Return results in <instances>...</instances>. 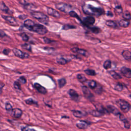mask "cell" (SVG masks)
<instances>
[{
	"instance_id": "cell-1",
	"label": "cell",
	"mask_w": 131,
	"mask_h": 131,
	"mask_svg": "<svg viewBox=\"0 0 131 131\" xmlns=\"http://www.w3.org/2000/svg\"><path fill=\"white\" fill-rule=\"evenodd\" d=\"M24 25L28 30L41 35H44L48 32V30L45 26L41 24H36L31 20L25 21Z\"/></svg>"
},
{
	"instance_id": "cell-2",
	"label": "cell",
	"mask_w": 131,
	"mask_h": 131,
	"mask_svg": "<svg viewBox=\"0 0 131 131\" xmlns=\"http://www.w3.org/2000/svg\"><path fill=\"white\" fill-rule=\"evenodd\" d=\"M84 13L87 15L98 17L104 13V10L101 7H96L90 4H84L82 6Z\"/></svg>"
},
{
	"instance_id": "cell-3",
	"label": "cell",
	"mask_w": 131,
	"mask_h": 131,
	"mask_svg": "<svg viewBox=\"0 0 131 131\" xmlns=\"http://www.w3.org/2000/svg\"><path fill=\"white\" fill-rule=\"evenodd\" d=\"M31 15L40 22L45 25L48 24L49 21V17L45 14L41 12H32L31 13Z\"/></svg>"
},
{
	"instance_id": "cell-4",
	"label": "cell",
	"mask_w": 131,
	"mask_h": 131,
	"mask_svg": "<svg viewBox=\"0 0 131 131\" xmlns=\"http://www.w3.org/2000/svg\"><path fill=\"white\" fill-rule=\"evenodd\" d=\"M55 7L58 10L65 13H69L72 9L71 5L64 3H59L56 4Z\"/></svg>"
},
{
	"instance_id": "cell-5",
	"label": "cell",
	"mask_w": 131,
	"mask_h": 131,
	"mask_svg": "<svg viewBox=\"0 0 131 131\" xmlns=\"http://www.w3.org/2000/svg\"><path fill=\"white\" fill-rule=\"evenodd\" d=\"M116 103L123 112L127 113L129 111L130 105L127 101L123 99H119L116 101Z\"/></svg>"
},
{
	"instance_id": "cell-6",
	"label": "cell",
	"mask_w": 131,
	"mask_h": 131,
	"mask_svg": "<svg viewBox=\"0 0 131 131\" xmlns=\"http://www.w3.org/2000/svg\"><path fill=\"white\" fill-rule=\"evenodd\" d=\"M82 91L84 93V95L85 96V97L89 99L91 101H93L95 98V97L94 95L91 93L90 90L88 89V88L87 87L84 86L82 87Z\"/></svg>"
},
{
	"instance_id": "cell-7",
	"label": "cell",
	"mask_w": 131,
	"mask_h": 131,
	"mask_svg": "<svg viewBox=\"0 0 131 131\" xmlns=\"http://www.w3.org/2000/svg\"><path fill=\"white\" fill-rule=\"evenodd\" d=\"M82 23L87 27H89L93 26L95 22V19L93 16H87L82 21Z\"/></svg>"
},
{
	"instance_id": "cell-8",
	"label": "cell",
	"mask_w": 131,
	"mask_h": 131,
	"mask_svg": "<svg viewBox=\"0 0 131 131\" xmlns=\"http://www.w3.org/2000/svg\"><path fill=\"white\" fill-rule=\"evenodd\" d=\"M12 51L14 55L19 58H22V59H25V58H28L29 57V54L25 53V52H23L21 50L17 49V48H14L12 50Z\"/></svg>"
},
{
	"instance_id": "cell-9",
	"label": "cell",
	"mask_w": 131,
	"mask_h": 131,
	"mask_svg": "<svg viewBox=\"0 0 131 131\" xmlns=\"http://www.w3.org/2000/svg\"><path fill=\"white\" fill-rule=\"evenodd\" d=\"M2 18L10 25L13 26H18V23H17L16 20L14 18V17L12 16H6L4 15H2Z\"/></svg>"
},
{
	"instance_id": "cell-10",
	"label": "cell",
	"mask_w": 131,
	"mask_h": 131,
	"mask_svg": "<svg viewBox=\"0 0 131 131\" xmlns=\"http://www.w3.org/2000/svg\"><path fill=\"white\" fill-rule=\"evenodd\" d=\"M68 93L72 100L75 102H78L80 101V95L74 89H70L68 91Z\"/></svg>"
},
{
	"instance_id": "cell-11",
	"label": "cell",
	"mask_w": 131,
	"mask_h": 131,
	"mask_svg": "<svg viewBox=\"0 0 131 131\" xmlns=\"http://www.w3.org/2000/svg\"><path fill=\"white\" fill-rule=\"evenodd\" d=\"M71 51L73 52V53H77L78 54L82 55L83 56H84L85 57H88L89 56V53L86 50L82 49H80L78 48H73L71 49Z\"/></svg>"
},
{
	"instance_id": "cell-12",
	"label": "cell",
	"mask_w": 131,
	"mask_h": 131,
	"mask_svg": "<svg viewBox=\"0 0 131 131\" xmlns=\"http://www.w3.org/2000/svg\"><path fill=\"white\" fill-rule=\"evenodd\" d=\"M91 124V123L89 121H85V120H80L78 123H77L76 124V126L80 129L85 130L87 128H88V127Z\"/></svg>"
},
{
	"instance_id": "cell-13",
	"label": "cell",
	"mask_w": 131,
	"mask_h": 131,
	"mask_svg": "<svg viewBox=\"0 0 131 131\" xmlns=\"http://www.w3.org/2000/svg\"><path fill=\"white\" fill-rule=\"evenodd\" d=\"M22 114H23V111L21 109L19 108H15L12 109L11 115L12 117L18 119L21 118Z\"/></svg>"
},
{
	"instance_id": "cell-14",
	"label": "cell",
	"mask_w": 131,
	"mask_h": 131,
	"mask_svg": "<svg viewBox=\"0 0 131 131\" xmlns=\"http://www.w3.org/2000/svg\"><path fill=\"white\" fill-rule=\"evenodd\" d=\"M95 106L96 109V110L99 111L101 113H102V114L104 115V114H110V113L109 112L108 110L106 108H104L103 106L102 105H101V104L97 103L95 104Z\"/></svg>"
},
{
	"instance_id": "cell-15",
	"label": "cell",
	"mask_w": 131,
	"mask_h": 131,
	"mask_svg": "<svg viewBox=\"0 0 131 131\" xmlns=\"http://www.w3.org/2000/svg\"><path fill=\"white\" fill-rule=\"evenodd\" d=\"M107 109L110 113H112V114H114L115 116H119L121 114L119 111L114 106L109 105L107 106Z\"/></svg>"
},
{
	"instance_id": "cell-16",
	"label": "cell",
	"mask_w": 131,
	"mask_h": 131,
	"mask_svg": "<svg viewBox=\"0 0 131 131\" xmlns=\"http://www.w3.org/2000/svg\"><path fill=\"white\" fill-rule=\"evenodd\" d=\"M120 72L126 77L131 78V69L126 67H123L120 69Z\"/></svg>"
},
{
	"instance_id": "cell-17",
	"label": "cell",
	"mask_w": 131,
	"mask_h": 131,
	"mask_svg": "<svg viewBox=\"0 0 131 131\" xmlns=\"http://www.w3.org/2000/svg\"><path fill=\"white\" fill-rule=\"evenodd\" d=\"M33 87H34V88L36 89L39 93L45 95V94H46L47 93V91L46 89L38 83H35L34 84Z\"/></svg>"
},
{
	"instance_id": "cell-18",
	"label": "cell",
	"mask_w": 131,
	"mask_h": 131,
	"mask_svg": "<svg viewBox=\"0 0 131 131\" xmlns=\"http://www.w3.org/2000/svg\"><path fill=\"white\" fill-rule=\"evenodd\" d=\"M47 13L49 15L56 17V18H59L60 16V14L57 11L50 7L47 8Z\"/></svg>"
},
{
	"instance_id": "cell-19",
	"label": "cell",
	"mask_w": 131,
	"mask_h": 131,
	"mask_svg": "<svg viewBox=\"0 0 131 131\" xmlns=\"http://www.w3.org/2000/svg\"><path fill=\"white\" fill-rule=\"evenodd\" d=\"M85 85V86L87 87H89V88L92 90H94L97 86V82L94 81V80H87V81L84 83Z\"/></svg>"
},
{
	"instance_id": "cell-20",
	"label": "cell",
	"mask_w": 131,
	"mask_h": 131,
	"mask_svg": "<svg viewBox=\"0 0 131 131\" xmlns=\"http://www.w3.org/2000/svg\"><path fill=\"white\" fill-rule=\"evenodd\" d=\"M0 10L7 14H11L13 13L3 2H0Z\"/></svg>"
},
{
	"instance_id": "cell-21",
	"label": "cell",
	"mask_w": 131,
	"mask_h": 131,
	"mask_svg": "<svg viewBox=\"0 0 131 131\" xmlns=\"http://www.w3.org/2000/svg\"><path fill=\"white\" fill-rule=\"evenodd\" d=\"M71 111L73 113V115L77 118H82L87 115V114L86 113L83 112L81 111L73 110H72Z\"/></svg>"
},
{
	"instance_id": "cell-22",
	"label": "cell",
	"mask_w": 131,
	"mask_h": 131,
	"mask_svg": "<svg viewBox=\"0 0 131 131\" xmlns=\"http://www.w3.org/2000/svg\"><path fill=\"white\" fill-rule=\"evenodd\" d=\"M119 118H120V120L123 121V123H124V126H125V128H126L127 129H129L130 128L131 125H130V123L129 122V121L127 119V118H126L125 117L123 114H121L119 115Z\"/></svg>"
},
{
	"instance_id": "cell-23",
	"label": "cell",
	"mask_w": 131,
	"mask_h": 131,
	"mask_svg": "<svg viewBox=\"0 0 131 131\" xmlns=\"http://www.w3.org/2000/svg\"><path fill=\"white\" fill-rule=\"evenodd\" d=\"M121 55L127 60H131V52L128 50H124L121 53Z\"/></svg>"
},
{
	"instance_id": "cell-24",
	"label": "cell",
	"mask_w": 131,
	"mask_h": 131,
	"mask_svg": "<svg viewBox=\"0 0 131 131\" xmlns=\"http://www.w3.org/2000/svg\"><path fill=\"white\" fill-rule=\"evenodd\" d=\"M108 73L115 80H120V79H121V78H122L120 74H119L118 73H116L114 71H113V70L109 71L108 72Z\"/></svg>"
},
{
	"instance_id": "cell-25",
	"label": "cell",
	"mask_w": 131,
	"mask_h": 131,
	"mask_svg": "<svg viewBox=\"0 0 131 131\" xmlns=\"http://www.w3.org/2000/svg\"><path fill=\"white\" fill-rule=\"evenodd\" d=\"M56 62L58 64L60 65H66L69 62V60L64 57H57L56 58Z\"/></svg>"
},
{
	"instance_id": "cell-26",
	"label": "cell",
	"mask_w": 131,
	"mask_h": 131,
	"mask_svg": "<svg viewBox=\"0 0 131 131\" xmlns=\"http://www.w3.org/2000/svg\"><path fill=\"white\" fill-rule=\"evenodd\" d=\"M20 3H21V4L24 6L25 9H28V10L33 9V8L35 7L33 4L28 3H27V2H26V1H21L20 2Z\"/></svg>"
},
{
	"instance_id": "cell-27",
	"label": "cell",
	"mask_w": 131,
	"mask_h": 131,
	"mask_svg": "<svg viewBox=\"0 0 131 131\" xmlns=\"http://www.w3.org/2000/svg\"><path fill=\"white\" fill-rule=\"evenodd\" d=\"M106 24L107 25V26H109V27L113 28L116 29V28H118V25H117L116 22L114 21L108 20L106 21Z\"/></svg>"
},
{
	"instance_id": "cell-28",
	"label": "cell",
	"mask_w": 131,
	"mask_h": 131,
	"mask_svg": "<svg viewBox=\"0 0 131 131\" xmlns=\"http://www.w3.org/2000/svg\"><path fill=\"white\" fill-rule=\"evenodd\" d=\"M130 21L126 20H121L119 22V26L123 28H127L129 27L130 25Z\"/></svg>"
},
{
	"instance_id": "cell-29",
	"label": "cell",
	"mask_w": 131,
	"mask_h": 131,
	"mask_svg": "<svg viewBox=\"0 0 131 131\" xmlns=\"http://www.w3.org/2000/svg\"><path fill=\"white\" fill-rule=\"evenodd\" d=\"M76 77H77V80L79 81V82H81V83L84 84L87 80L86 76L84 74H77Z\"/></svg>"
},
{
	"instance_id": "cell-30",
	"label": "cell",
	"mask_w": 131,
	"mask_h": 131,
	"mask_svg": "<svg viewBox=\"0 0 131 131\" xmlns=\"http://www.w3.org/2000/svg\"><path fill=\"white\" fill-rule=\"evenodd\" d=\"M90 114L92 115L94 117H101L103 115H104L103 114H102V113H101L100 112H99V111H97L96 110H92L90 112Z\"/></svg>"
},
{
	"instance_id": "cell-31",
	"label": "cell",
	"mask_w": 131,
	"mask_h": 131,
	"mask_svg": "<svg viewBox=\"0 0 131 131\" xmlns=\"http://www.w3.org/2000/svg\"><path fill=\"white\" fill-rule=\"evenodd\" d=\"M88 29L90 30L93 33L95 34H98L100 32V29L97 27H96V26H91V27H88Z\"/></svg>"
},
{
	"instance_id": "cell-32",
	"label": "cell",
	"mask_w": 131,
	"mask_h": 131,
	"mask_svg": "<svg viewBox=\"0 0 131 131\" xmlns=\"http://www.w3.org/2000/svg\"><path fill=\"white\" fill-rule=\"evenodd\" d=\"M103 68L105 69L106 70H108L110 69L112 67V62L110 60H106L104 63H103Z\"/></svg>"
},
{
	"instance_id": "cell-33",
	"label": "cell",
	"mask_w": 131,
	"mask_h": 131,
	"mask_svg": "<svg viewBox=\"0 0 131 131\" xmlns=\"http://www.w3.org/2000/svg\"><path fill=\"white\" fill-rule=\"evenodd\" d=\"M67 81L65 78H62L58 80V85L60 88H62L66 85Z\"/></svg>"
},
{
	"instance_id": "cell-34",
	"label": "cell",
	"mask_w": 131,
	"mask_h": 131,
	"mask_svg": "<svg viewBox=\"0 0 131 131\" xmlns=\"http://www.w3.org/2000/svg\"><path fill=\"white\" fill-rule=\"evenodd\" d=\"M25 102L29 105H38V103L36 100H34L32 98H29L25 100Z\"/></svg>"
},
{
	"instance_id": "cell-35",
	"label": "cell",
	"mask_w": 131,
	"mask_h": 131,
	"mask_svg": "<svg viewBox=\"0 0 131 131\" xmlns=\"http://www.w3.org/2000/svg\"><path fill=\"white\" fill-rule=\"evenodd\" d=\"M93 91L96 94H97L98 95H100V94H101L102 93V92L103 91L102 87L99 84H97V86L96 87V88Z\"/></svg>"
},
{
	"instance_id": "cell-36",
	"label": "cell",
	"mask_w": 131,
	"mask_h": 131,
	"mask_svg": "<svg viewBox=\"0 0 131 131\" xmlns=\"http://www.w3.org/2000/svg\"><path fill=\"white\" fill-rule=\"evenodd\" d=\"M84 72L87 75L90 76H95L96 75V72L94 70L92 69H86L84 71Z\"/></svg>"
},
{
	"instance_id": "cell-37",
	"label": "cell",
	"mask_w": 131,
	"mask_h": 131,
	"mask_svg": "<svg viewBox=\"0 0 131 131\" xmlns=\"http://www.w3.org/2000/svg\"><path fill=\"white\" fill-rule=\"evenodd\" d=\"M114 89L116 91H117L119 92L122 91L124 89V86L123 85V84H121L119 83H118L117 84H116L114 87Z\"/></svg>"
},
{
	"instance_id": "cell-38",
	"label": "cell",
	"mask_w": 131,
	"mask_h": 131,
	"mask_svg": "<svg viewBox=\"0 0 131 131\" xmlns=\"http://www.w3.org/2000/svg\"><path fill=\"white\" fill-rule=\"evenodd\" d=\"M69 14L70 15V16L71 17H74V18H76L77 19V20H79L80 21L82 22V20H81V18L80 17L79 15H78L75 11H72L71 10L70 12L69 13Z\"/></svg>"
},
{
	"instance_id": "cell-39",
	"label": "cell",
	"mask_w": 131,
	"mask_h": 131,
	"mask_svg": "<svg viewBox=\"0 0 131 131\" xmlns=\"http://www.w3.org/2000/svg\"><path fill=\"white\" fill-rule=\"evenodd\" d=\"M123 17L125 19V20L128 21L131 20V14L128 11H126L125 12H124L123 15Z\"/></svg>"
},
{
	"instance_id": "cell-40",
	"label": "cell",
	"mask_w": 131,
	"mask_h": 131,
	"mask_svg": "<svg viewBox=\"0 0 131 131\" xmlns=\"http://www.w3.org/2000/svg\"><path fill=\"white\" fill-rule=\"evenodd\" d=\"M76 28V27L73 25H69V24H66L63 26V29L64 30H69V29H73Z\"/></svg>"
},
{
	"instance_id": "cell-41",
	"label": "cell",
	"mask_w": 131,
	"mask_h": 131,
	"mask_svg": "<svg viewBox=\"0 0 131 131\" xmlns=\"http://www.w3.org/2000/svg\"><path fill=\"white\" fill-rule=\"evenodd\" d=\"M21 47L26 50L31 51V46L30 45L28 44H22L21 45Z\"/></svg>"
},
{
	"instance_id": "cell-42",
	"label": "cell",
	"mask_w": 131,
	"mask_h": 131,
	"mask_svg": "<svg viewBox=\"0 0 131 131\" xmlns=\"http://www.w3.org/2000/svg\"><path fill=\"white\" fill-rule=\"evenodd\" d=\"M14 88L16 90H21V84L18 81H16L14 82Z\"/></svg>"
},
{
	"instance_id": "cell-43",
	"label": "cell",
	"mask_w": 131,
	"mask_h": 131,
	"mask_svg": "<svg viewBox=\"0 0 131 131\" xmlns=\"http://www.w3.org/2000/svg\"><path fill=\"white\" fill-rule=\"evenodd\" d=\"M115 10L117 13L119 14H121V13H123V8H122V6L120 5H119L115 7Z\"/></svg>"
},
{
	"instance_id": "cell-44",
	"label": "cell",
	"mask_w": 131,
	"mask_h": 131,
	"mask_svg": "<svg viewBox=\"0 0 131 131\" xmlns=\"http://www.w3.org/2000/svg\"><path fill=\"white\" fill-rule=\"evenodd\" d=\"M21 37L22 39V40L25 41V42H27L29 40V37L28 36V35L27 34H26L25 33H23L21 34Z\"/></svg>"
},
{
	"instance_id": "cell-45",
	"label": "cell",
	"mask_w": 131,
	"mask_h": 131,
	"mask_svg": "<svg viewBox=\"0 0 131 131\" xmlns=\"http://www.w3.org/2000/svg\"><path fill=\"white\" fill-rule=\"evenodd\" d=\"M5 108L6 110L8 111H10L12 110V106L11 105V104L9 102H7L5 104Z\"/></svg>"
},
{
	"instance_id": "cell-46",
	"label": "cell",
	"mask_w": 131,
	"mask_h": 131,
	"mask_svg": "<svg viewBox=\"0 0 131 131\" xmlns=\"http://www.w3.org/2000/svg\"><path fill=\"white\" fill-rule=\"evenodd\" d=\"M18 81L20 83L25 84L26 83V82H27V80H26V78L24 76H21L19 78Z\"/></svg>"
},
{
	"instance_id": "cell-47",
	"label": "cell",
	"mask_w": 131,
	"mask_h": 131,
	"mask_svg": "<svg viewBox=\"0 0 131 131\" xmlns=\"http://www.w3.org/2000/svg\"><path fill=\"white\" fill-rule=\"evenodd\" d=\"M22 131H36L33 129H31L28 127H24L22 128Z\"/></svg>"
},
{
	"instance_id": "cell-48",
	"label": "cell",
	"mask_w": 131,
	"mask_h": 131,
	"mask_svg": "<svg viewBox=\"0 0 131 131\" xmlns=\"http://www.w3.org/2000/svg\"><path fill=\"white\" fill-rule=\"evenodd\" d=\"M43 40H44V42L45 43H46V44H50V43H52L53 42H54L53 41H52L50 39H49V38H47L46 37L44 38Z\"/></svg>"
},
{
	"instance_id": "cell-49",
	"label": "cell",
	"mask_w": 131,
	"mask_h": 131,
	"mask_svg": "<svg viewBox=\"0 0 131 131\" xmlns=\"http://www.w3.org/2000/svg\"><path fill=\"white\" fill-rule=\"evenodd\" d=\"M10 51H11V50L9 49H4L3 51V53L4 55H8L9 54Z\"/></svg>"
},
{
	"instance_id": "cell-50",
	"label": "cell",
	"mask_w": 131,
	"mask_h": 131,
	"mask_svg": "<svg viewBox=\"0 0 131 131\" xmlns=\"http://www.w3.org/2000/svg\"><path fill=\"white\" fill-rule=\"evenodd\" d=\"M5 86V84L3 83V82H0V94H1L2 92V91H3V89Z\"/></svg>"
},
{
	"instance_id": "cell-51",
	"label": "cell",
	"mask_w": 131,
	"mask_h": 131,
	"mask_svg": "<svg viewBox=\"0 0 131 131\" xmlns=\"http://www.w3.org/2000/svg\"><path fill=\"white\" fill-rule=\"evenodd\" d=\"M5 36H7V35L5 33V32L3 31V30H0V38H4Z\"/></svg>"
},
{
	"instance_id": "cell-52",
	"label": "cell",
	"mask_w": 131,
	"mask_h": 131,
	"mask_svg": "<svg viewBox=\"0 0 131 131\" xmlns=\"http://www.w3.org/2000/svg\"><path fill=\"white\" fill-rule=\"evenodd\" d=\"M107 15L110 17H112L113 16V14L112 13V12L110 11H108L107 13Z\"/></svg>"
},
{
	"instance_id": "cell-53",
	"label": "cell",
	"mask_w": 131,
	"mask_h": 131,
	"mask_svg": "<svg viewBox=\"0 0 131 131\" xmlns=\"http://www.w3.org/2000/svg\"><path fill=\"white\" fill-rule=\"evenodd\" d=\"M130 97H131V95H130Z\"/></svg>"
},
{
	"instance_id": "cell-54",
	"label": "cell",
	"mask_w": 131,
	"mask_h": 131,
	"mask_svg": "<svg viewBox=\"0 0 131 131\" xmlns=\"http://www.w3.org/2000/svg\"><path fill=\"white\" fill-rule=\"evenodd\" d=\"M0 120H1V117H0Z\"/></svg>"
}]
</instances>
